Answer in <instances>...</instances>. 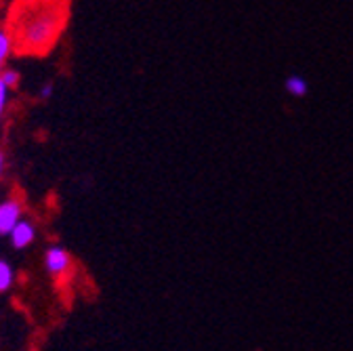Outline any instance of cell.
<instances>
[{
    "label": "cell",
    "mask_w": 353,
    "mask_h": 351,
    "mask_svg": "<svg viewBox=\"0 0 353 351\" xmlns=\"http://www.w3.org/2000/svg\"><path fill=\"white\" fill-rule=\"evenodd\" d=\"M65 0H21L11 21V45L23 53L49 51L65 23Z\"/></svg>",
    "instance_id": "obj_1"
},
{
    "label": "cell",
    "mask_w": 353,
    "mask_h": 351,
    "mask_svg": "<svg viewBox=\"0 0 353 351\" xmlns=\"http://www.w3.org/2000/svg\"><path fill=\"white\" fill-rule=\"evenodd\" d=\"M21 217V206L15 200H9L5 204H0V234H11L15 223Z\"/></svg>",
    "instance_id": "obj_2"
},
{
    "label": "cell",
    "mask_w": 353,
    "mask_h": 351,
    "mask_svg": "<svg viewBox=\"0 0 353 351\" xmlns=\"http://www.w3.org/2000/svg\"><path fill=\"white\" fill-rule=\"evenodd\" d=\"M47 268L51 274H63L70 268V257L63 248L55 246L47 252Z\"/></svg>",
    "instance_id": "obj_3"
},
{
    "label": "cell",
    "mask_w": 353,
    "mask_h": 351,
    "mask_svg": "<svg viewBox=\"0 0 353 351\" xmlns=\"http://www.w3.org/2000/svg\"><path fill=\"white\" fill-rule=\"evenodd\" d=\"M11 238L15 248H23L34 240V228L28 221H17L15 228L11 230Z\"/></svg>",
    "instance_id": "obj_4"
},
{
    "label": "cell",
    "mask_w": 353,
    "mask_h": 351,
    "mask_svg": "<svg viewBox=\"0 0 353 351\" xmlns=\"http://www.w3.org/2000/svg\"><path fill=\"white\" fill-rule=\"evenodd\" d=\"M286 89L292 95H305L307 93V82L301 80V78H296V76H292V78L286 80Z\"/></svg>",
    "instance_id": "obj_5"
},
{
    "label": "cell",
    "mask_w": 353,
    "mask_h": 351,
    "mask_svg": "<svg viewBox=\"0 0 353 351\" xmlns=\"http://www.w3.org/2000/svg\"><path fill=\"white\" fill-rule=\"evenodd\" d=\"M13 282V272L5 261H0V290H7Z\"/></svg>",
    "instance_id": "obj_6"
},
{
    "label": "cell",
    "mask_w": 353,
    "mask_h": 351,
    "mask_svg": "<svg viewBox=\"0 0 353 351\" xmlns=\"http://www.w3.org/2000/svg\"><path fill=\"white\" fill-rule=\"evenodd\" d=\"M9 51H11V36L0 32V66H3V61L7 59Z\"/></svg>",
    "instance_id": "obj_7"
},
{
    "label": "cell",
    "mask_w": 353,
    "mask_h": 351,
    "mask_svg": "<svg viewBox=\"0 0 353 351\" xmlns=\"http://www.w3.org/2000/svg\"><path fill=\"white\" fill-rule=\"evenodd\" d=\"M0 80H3V82L7 84V89H15V86L19 84V74L13 72V70H7V72H3Z\"/></svg>",
    "instance_id": "obj_8"
},
{
    "label": "cell",
    "mask_w": 353,
    "mask_h": 351,
    "mask_svg": "<svg viewBox=\"0 0 353 351\" xmlns=\"http://www.w3.org/2000/svg\"><path fill=\"white\" fill-rule=\"evenodd\" d=\"M7 93H9V89H7V84L0 80V114H3V110H5V103H7Z\"/></svg>",
    "instance_id": "obj_9"
},
{
    "label": "cell",
    "mask_w": 353,
    "mask_h": 351,
    "mask_svg": "<svg viewBox=\"0 0 353 351\" xmlns=\"http://www.w3.org/2000/svg\"><path fill=\"white\" fill-rule=\"evenodd\" d=\"M51 93H53V86H51V84H44V89H42L40 97H44V99H47V97H51Z\"/></svg>",
    "instance_id": "obj_10"
},
{
    "label": "cell",
    "mask_w": 353,
    "mask_h": 351,
    "mask_svg": "<svg viewBox=\"0 0 353 351\" xmlns=\"http://www.w3.org/2000/svg\"><path fill=\"white\" fill-rule=\"evenodd\" d=\"M3 166H5V158H3V154H0V174H3Z\"/></svg>",
    "instance_id": "obj_11"
}]
</instances>
